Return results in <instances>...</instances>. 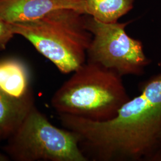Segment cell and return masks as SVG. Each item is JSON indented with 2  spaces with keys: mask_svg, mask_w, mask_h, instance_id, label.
<instances>
[{
  "mask_svg": "<svg viewBox=\"0 0 161 161\" xmlns=\"http://www.w3.org/2000/svg\"><path fill=\"white\" fill-rule=\"evenodd\" d=\"M80 143L78 134L55 127L34 106L4 150L14 161H88Z\"/></svg>",
  "mask_w": 161,
  "mask_h": 161,
  "instance_id": "obj_4",
  "label": "cell"
},
{
  "mask_svg": "<svg viewBox=\"0 0 161 161\" xmlns=\"http://www.w3.org/2000/svg\"><path fill=\"white\" fill-rule=\"evenodd\" d=\"M9 161V158L7 155L5 154H3L0 152V161Z\"/></svg>",
  "mask_w": 161,
  "mask_h": 161,
  "instance_id": "obj_12",
  "label": "cell"
},
{
  "mask_svg": "<svg viewBox=\"0 0 161 161\" xmlns=\"http://www.w3.org/2000/svg\"><path fill=\"white\" fill-rule=\"evenodd\" d=\"M158 66L160 72L144 81L140 94L112 119L59 115L63 127L80 136V149L88 161H147L161 133V60Z\"/></svg>",
  "mask_w": 161,
  "mask_h": 161,
  "instance_id": "obj_1",
  "label": "cell"
},
{
  "mask_svg": "<svg viewBox=\"0 0 161 161\" xmlns=\"http://www.w3.org/2000/svg\"><path fill=\"white\" fill-rule=\"evenodd\" d=\"M86 14L72 9L54 10L38 20L12 23L13 32L25 38L64 74L73 73L86 62L92 36Z\"/></svg>",
  "mask_w": 161,
  "mask_h": 161,
  "instance_id": "obj_3",
  "label": "cell"
},
{
  "mask_svg": "<svg viewBox=\"0 0 161 161\" xmlns=\"http://www.w3.org/2000/svg\"><path fill=\"white\" fill-rule=\"evenodd\" d=\"M30 110L0 92V140L8 139L16 132Z\"/></svg>",
  "mask_w": 161,
  "mask_h": 161,
  "instance_id": "obj_9",
  "label": "cell"
},
{
  "mask_svg": "<svg viewBox=\"0 0 161 161\" xmlns=\"http://www.w3.org/2000/svg\"><path fill=\"white\" fill-rule=\"evenodd\" d=\"M159 145H161V134H160V136H159V140H158V146H159ZM157 147H158V146H157Z\"/></svg>",
  "mask_w": 161,
  "mask_h": 161,
  "instance_id": "obj_13",
  "label": "cell"
},
{
  "mask_svg": "<svg viewBox=\"0 0 161 161\" xmlns=\"http://www.w3.org/2000/svg\"><path fill=\"white\" fill-rule=\"evenodd\" d=\"M14 35L12 23L0 17V50H4Z\"/></svg>",
  "mask_w": 161,
  "mask_h": 161,
  "instance_id": "obj_10",
  "label": "cell"
},
{
  "mask_svg": "<svg viewBox=\"0 0 161 161\" xmlns=\"http://www.w3.org/2000/svg\"><path fill=\"white\" fill-rule=\"evenodd\" d=\"M86 13L103 23L117 22L130 12L134 0H85Z\"/></svg>",
  "mask_w": 161,
  "mask_h": 161,
  "instance_id": "obj_8",
  "label": "cell"
},
{
  "mask_svg": "<svg viewBox=\"0 0 161 161\" xmlns=\"http://www.w3.org/2000/svg\"><path fill=\"white\" fill-rule=\"evenodd\" d=\"M130 99L121 75L86 62L55 92L51 104L58 115L104 122L115 117Z\"/></svg>",
  "mask_w": 161,
  "mask_h": 161,
  "instance_id": "obj_2",
  "label": "cell"
},
{
  "mask_svg": "<svg viewBox=\"0 0 161 161\" xmlns=\"http://www.w3.org/2000/svg\"><path fill=\"white\" fill-rule=\"evenodd\" d=\"M147 161H161V145L158 146Z\"/></svg>",
  "mask_w": 161,
  "mask_h": 161,
  "instance_id": "obj_11",
  "label": "cell"
},
{
  "mask_svg": "<svg viewBox=\"0 0 161 161\" xmlns=\"http://www.w3.org/2000/svg\"><path fill=\"white\" fill-rule=\"evenodd\" d=\"M86 14V26L92 34L86 62L98 64L122 76L143 75L150 64L142 42L127 34L129 22H101Z\"/></svg>",
  "mask_w": 161,
  "mask_h": 161,
  "instance_id": "obj_5",
  "label": "cell"
},
{
  "mask_svg": "<svg viewBox=\"0 0 161 161\" xmlns=\"http://www.w3.org/2000/svg\"><path fill=\"white\" fill-rule=\"evenodd\" d=\"M60 9L86 14L85 0H0V17L10 23L36 20Z\"/></svg>",
  "mask_w": 161,
  "mask_h": 161,
  "instance_id": "obj_6",
  "label": "cell"
},
{
  "mask_svg": "<svg viewBox=\"0 0 161 161\" xmlns=\"http://www.w3.org/2000/svg\"><path fill=\"white\" fill-rule=\"evenodd\" d=\"M0 92L28 109L34 106L31 72L23 60L0 58Z\"/></svg>",
  "mask_w": 161,
  "mask_h": 161,
  "instance_id": "obj_7",
  "label": "cell"
}]
</instances>
